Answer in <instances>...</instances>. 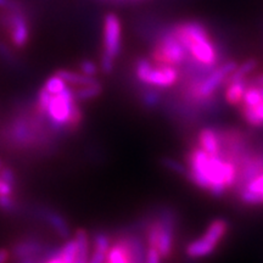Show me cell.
Listing matches in <instances>:
<instances>
[{"instance_id": "cell-25", "label": "cell", "mask_w": 263, "mask_h": 263, "mask_svg": "<svg viewBox=\"0 0 263 263\" xmlns=\"http://www.w3.org/2000/svg\"><path fill=\"white\" fill-rule=\"evenodd\" d=\"M18 210V203L12 195L0 196V211L6 213H14Z\"/></svg>"}, {"instance_id": "cell-6", "label": "cell", "mask_w": 263, "mask_h": 263, "mask_svg": "<svg viewBox=\"0 0 263 263\" xmlns=\"http://www.w3.org/2000/svg\"><path fill=\"white\" fill-rule=\"evenodd\" d=\"M229 223L224 218H217L210 223L205 233L186 246L185 254L190 258H203L212 255L226 238Z\"/></svg>"}, {"instance_id": "cell-14", "label": "cell", "mask_w": 263, "mask_h": 263, "mask_svg": "<svg viewBox=\"0 0 263 263\" xmlns=\"http://www.w3.org/2000/svg\"><path fill=\"white\" fill-rule=\"evenodd\" d=\"M57 74L72 87H83V85L98 82L95 77H89V76H85L82 72H74L71 70H59L57 71Z\"/></svg>"}, {"instance_id": "cell-32", "label": "cell", "mask_w": 263, "mask_h": 263, "mask_svg": "<svg viewBox=\"0 0 263 263\" xmlns=\"http://www.w3.org/2000/svg\"><path fill=\"white\" fill-rule=\"evenodd\" d=\"M251 107L254 108L255 114L257 115V117L262 121V123H263V101L262 103H259L258 105H256V106H251Z\"/></svg>"}, {"instance_id": "cell-7", "label": "cell", "mask_w": 263, "mask_h": 263, "mask_svg": "<svg viewBox=\"0 0 263 263\" xmlns=\"http://www.w3.org/2000/svg\"><path fill=\"white\" fill-rule=\"evenodd\" d=\"M157 228L156 249L161 257L170 258L174 250V233H176V215L172 210L163 209L155 219Z\"/></svg>"}, {"instance_id": "cell-18", "label": "cell", "mask_w": 263, "mask_h": 263, "mask_svg": "<svg viewBox=\"0 0 263 263\" xmlns=\"http://www.w3.org/2000/svg\"><path fill=\"white\" fill-rule=\"evenodd\" d=\"M140 100L143 105L147 108H155L160 105L162 97H161L159 89L154 87L145 85L144 89L140 91Z\"/></svg>"}, {"instance_id": "cell-36", "label": "cell", "mask_w": 263, "mask_h": 263, "mask_svg": "<svg viewBox=\"0 0 263 263\" xmlns=\"http://www.w3.org/2000/svg\"><path fill=\"white\" fill-rule=\"evenodd\" d=\"M115 2H129V0H115Z\"/></svg>"}, {"instance_id": "cell-37", "label": "cell", "mask_w": 263, "mask_h": 263, "mask_svg": "<svg viewBox=\"0 0 263 263\" xmlns=\"http://www.w3.org/2000/svg\"><path fill=\"white\" fill-rule=\"evenodd\" d=\"M2 184H3V180L0 179V189H2Z\"/></svg>"}, {"instance_id": "cell-28", "label": "cell", "mask_w": 263, "mask_h": 263, "mask_svg": "<svg viewBox=\"0 0 263 263\" xmlns=\"http://www.w3.org/2000/svg\"><path fill=\"white\" fill-rule=\"evenodd\" d=\"M41 263H65L59 256V250L50 249L44 252Z\"/></svg>"}, {"instance_id": "cell-30", "label": "cell", "mask_w": 263, "mask_h": 263, "mask_svg": "<svg viewBox=\"0 0 263 263\" xmlns=\"http://www.w3.org/2000/svg\"><path fill=\"white\" fill-rule=\"evenodd\" d=\"M248 82L250 85H254V87H257V88H263V73L255 76V77H252L251 80Z\"/></svg>"}, {"instance_id": "cell-10", "label": "cell", "mask_w": 263, "mask_h": 263, "mask_svg": "<svg viewBox=\"0 0 263 263\" xmlns=\"http://www.w3.org/2000/svg\"><path fill=\"white\" fill-rule=\"evenodd\" d=\"M238 197L244 205L263 206V172L238 190Z\"/></svg>"}, {"instance_id": "cell-13", "label": "cell", "mask_w": 263, "mask_h": 263, "mask_svg": "<svg viewBox=\"0 0 263 263\" xmlns=\"http://www.w3.org/2000/svg\"><path fill=\"white\" fill-rule=\"evenodd\" d=\"M249 87L248 80L245 81H235L230 82V83L226 84V91L224 98L226 101L232 106H240L244 100L245 91Z\"/></svg>"}, {"instance_id": "cell-11", "label": "cell", "mask_w": 263, "mask_h": 263, "mask_svg": "<svg viewBox=\"0 0 263 263\" xmlns=\"http://www.w3.org/2000/svg\"><path fill=\"white\" fill-rule=\"evenodd\" d=\"M197 144L200 149L212 156H221L222 144L218 132L213 128H202L197 136Z\"/></svg>"}, {"instance_id": "cell-16", "label": "cell", "mask_w": 263, "mask_h": 263, "mask_svg": "<svg viewBox=\"0 0 263 263\" xmlns=\"http://www.w3.org/2000/svg\"><path fill=\"white\" fill-rule=\"evenodd\" d=\"M101 93H103V85L99 82L83 85V87H74L73 89L74 98L77 99V101L91 100V99L98 98Z\"/></svg>"}, {"instance_id": "cell-26", "label": "cell", "mask_w": 263, "mask_h": 263, "mask_svg": "<svg viewBox=\"0 0 263 263\" xmlns=\"http://www.w3.org/2000/svg\"><path fill=\"white\" fill-rule=\"evenodd\" d=\"M80 71L85 76H89V77H95L99 72L98 65L91 60H83L80 64Z\"/></svg>"}, {"instance_id": "cell-31", "label": "cell", "mask_w": 263, "mask_h": 263, "mask_svg": "<svg viewBox=\"0 0 263 263\" xmlns=\"http://www.w3.org/2000/svg\"><path fill=\"white\" fill-rule=\"evenodd\" d=\"M10 256L11 254L8 249H0V263H8Z\"/></svg>"}, {"instance_id": "cell-33", "label": "cell", "mask_w": 263, "mask_h": 263, "mask_svg": "<svg viewBox=\"0 0 263 263\" xmlns=\"http://www.w3.org/2000/svg\"><path fill=\"white\" fill-rule=\"evenodd\" d=\"M43 255H44V254H43ZM43 255L38 256V257H28V258L20 259V261H16V262H17V263H41Z\"/></svg>"}, {"instance_id": "cell-22", "label": "cell", "mask_w": 263, "mask_h": 263, "mask_svg": "<svg viewBox=\"0 0 263 263\" xmlns=\"http://www.w3.org/2000/svg\"><path fill=\"white\" fill-rule=\"evenodd\" d=\"M67 87H68L67 83H66L62 78L59 77L57 73L50 76V77L45 81L44 85H43V88H44V89H47L50 94L61 93V91L65 90Z\"/></svg>"}, {"instance_id": "cell-8", "label": "cell", "mask_w": 263, "mask_h": 263, "mask_svg": "<svg viewBox=\"0 0 263 263\" xmlns=\"http://www.w3.org/2000/svg\"><path fill=\"white\" fill-rule=\"evenodd\" d=\"M31 215L39 219V221L47 223L62 239H67L70 236L71 229L70 226H68V222L66 221L65 217L60 212L57 211V210L44 205H37L32 207Z\"/></svg>"}, {"instance_id": "cell-9", "label": "cell", "mask_w": 263, "mask_h": 263, "mask_svg": "<svg viewBox=\"0 0 263 263\" xmlns=\"http://www.w3.org/2000/svg\"><path fill=\"white\" fill-rule=\"evenodd\" d=\"M47 251L44 242L39 240L37 236H26V238L20 239L16 244L12 246L11 254L15 261L28 258V257H38Z\"/></svg>"}, {"instance_id": "cell-12", "label": "cell", "mask_w": 263, "mask_h": 263, "mask_svg": "<svg viewBox=\"0 0 263 263\" xmlns=\"http://www.w3.org/2000/svg\"><path fill=\"white\" fill-rule=\"evenodd\" d=\"M104 263H133L129 248L121 234L115 240L114 244H111Z\"/></svg>"}, {"instance_id": "cell-2", "label": "cell", "mask_w": 263, "mask_h": 263, "mask_svg": "<svg viewBox=\"0 0 263 263\" xmlns=\"http://www.w3.org/2000/svg\"><path fill=\"white\" fill-rule=\"evenodd\" d=\"M171 29L188 50L190 59L206 67L219 65V51L209 28L202 22L188 20L173 25Z\"/></svg>"}, {"instance_id": "cell-35", "label": "cell", "mask_w": 263, "mask_h": 263, "mask_svg": "<svg viewBox=\"0 0 263 263\" xmlns=\"http://www.w3.org/2000/svg\"><path fill=\"white\" fill-rule=\"evenodd\" d=\"M258 89H259V93H261L262 99H263V88H258Z\"/></svg>"}, {"instance_id": "cell-27", "label": "cell", "mask_w": 263, "mask_h": 263, "mask_svg": "<svg viewBox=\"0 0 263 263\" xmlns=\"http://www.w3.org/2000/svg\"><path fill=\"white\" fill-rule=\"evenodd\" d=\"M0 179L4 180L5 183L10 184V185L15 186L16 188V184H17V178H16V174L14 172V170L10 168L8 166H4L0 171Z\"/></svg>"}, {"instance_id": "cell-24", "label": "cell", "mask_w": 263, "mask_h": 263, "mask_svg": "<svg viewBox=\"0 0 263 263\" xmlns=\"http://www.w3.org/2000/svg\"><path fill=\"white\" fill-rule=\"evenodd\" d=\"M161 162H162V166L166 167V168L171 171V172L180 174V176H186L188 168H186V167L184 166L183 163L178 162V161L171 159V157H164V159H162Z\"/></svg>"}, {"instance_id": "cell-5", "label": "cell", "mask_w": 263, "mask_h": 263, "mask_svg": "<svg viewBox=\"0 0 263 263\" xmlns=\"http://www.w3.org/2000/svg\"><path fill=\"white\" fill-rule=\"evenodd\" d=\"M188 59V50L174 35L171 27L161 32L154 42V48L151 50L153 61L177 67V66H183Z\"/></svg>"}, {"instance_id": "cell-3", "label": "cell", "mask_w": 263, "mask_h": 263, "mask_svg": "<svg viewBox=\"0 0 263 263\" xmlns=\"http://www.w3.org/2000/svg\"><path fill=\"white\" fill-rule=\"evenodd\" d=\"M122 49V24L115 12L105 15L103 21V52L100 70L110 74L115 68V61Z\"/></svg>"}, {"instance_id": "cell-23", "label": "cell", "mask_w": 263, "mask_h": 263, "mask_svg": "<svg viewBox=\"0 0 263 263\" xmlns=\"http://www.w3.org/2000/svg\"><path fill=\"white\" fill-rule=\"evenodd\" d=\"M262 101H263V99H262L261 93H259L258 88L249 84L248 89H246V91H245L242 104L248 105V106H256V105L262 103Z\"/></svg>"}, {"instance_id": "cell-20", "label": "cell", "mask_w": 263, "mask_h": 263, "mask_svg": "<svg viewBox=\"0 0 263 263\" xmlns=\"http://www.w3.org/2000/svg\"><path fill=\"white\" fill-rule=\"evenodd\" d=\"M0 60L12 68L20 67L18 58L16 57L15 52L12 51V49L10 48L6 43L2 41H0Z\"/></svg>"}, {"instance_id": "cell-21", "label": "cell", "mask_w": 263, "mask_h": 263, "mask_svg": "<svg viewBox=\"0 0 263 263\" xmlns=\"http://www.w3.org/2000/svg\"><path fill=\"white\" fill-rule=\"evenodd\" d=\"M239 110H240V115H241V117L244 118V121L249 124V126L256 127V128L263 127L262 121L257 117V115L255 114L254 108H252L251 106H248V105L241 104L239 106Z\"/></svg>"}, {"instance_id": "cell-15", "label": "cell", "mask_w": 263, "mask_h": 263, "mask_svg": "<svg viewBox=\"0 0 263 263\" xmlns=\"http://www.w3.org/2000/svg\"><path fill=\"white\" fill-rule=\"evenodd\" d=\"M77 242V258L74 263H88L90 257L89 254V236L84 229H78L74 234Z\"/></svg>"}, {"instance_id": "cell-34", "label": "cell", "mask_w": 263, "mask_h": 263, "mask_svg": "<svg viewBox=\"0 0 263 263\" xmlns=\"http://www.w3.org/2000/svg\"><path fill=\"white\" fill-rule=\"evenodd\" d=\"M4 166H5L4 162H3V160L0 159V171H2V168H3V167H4Z\"/></svg>"}, {"instance_id": "cell-19", "label": "cell", "mask_w": 263, "mask_h": 263, "mask_svg": "<svg viewBox=\"0 0 263 263\" xmlns=\"http://www.w3.org/2000/svg\"><path fill=\"white\" fill-rule=\"evenodd\" d=\"M59 256L65 263H74L77 258V242L74 238L67 240L62 248L59 249Z\"/></svg>"}, {"instance_id": "cell-1", "label": "cell", "mask_w": 263, "mask_h": 263, "mask_svg": "<svg viewBox=\"0 0 263 263\" xmlns=\"http://www.w3.org/2000/svg\"><path fill=\"white\" fill-rule=\"evenodd\" d=\"M188 172L186 178L197 188L207 190L213 197L224 196L227 193L226 166L227 160L222 156H212L200 147L193 149L186 156Z\"/></svg>"}, {"instance_id": "cell-29", "label": "cell", "mask_w": 263, "mask_h": 263, "mask_svg": "<svg viewBox=\"0 0 263 263\" xmlns=\"http://www.w3.org/2000/svg\"><path fill=\"white\" fill-rule=\"evenodd\" d=\"M161 259H162V257H161L159 250L156 248H150V246H147L145 263H161Z\"/></svg>"}, {"instance_id": "cell-17", "label": "cell", "mask_w": 263, "mask_h": 263, "mask_svg": "<svg viewBox=\"0 0 263 263\" xmlns=\"http://www.w3.org/2000/svg\"><path fill=\"white\" fill-rule=\"evenodd\" d=\"M258 62L255 59H250V60H246L244 64L238 66L235 68V71L233 72L232 74L229 76L228 80L224 83V85L227 83H230V82H235V81H245L248 80V77L250 74L254 72L256 68H257Z\"/></svg>"}, {"instance_id": "cell-4", "label": "cell", "mask_w": 263, "mask_h": 263, "mask_svg": "<svg viewBox=\"0 0 263 263\" xmlns=\"http://www.w3.org/2000/svg\"><path fill=\"white\" fill-rule=\"evenodd\" d=\"M137 80L141 84L154 87L156 89H166L178 82L179 71L177 67L159 62H151L147 59H138L134 66Z\"/></svg>"}]
</instances>
